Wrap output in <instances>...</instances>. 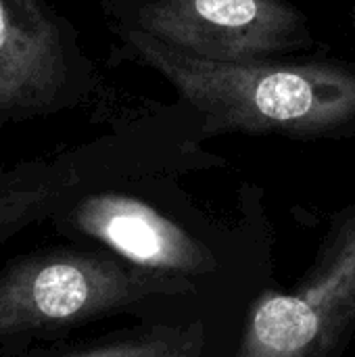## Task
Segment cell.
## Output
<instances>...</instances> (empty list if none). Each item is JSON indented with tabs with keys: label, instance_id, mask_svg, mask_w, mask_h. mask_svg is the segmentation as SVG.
Here are the masks:
<instances>
[{
	"label": "cell",
	"instance_id": "1",
	"mask_svg": "<svg viewBox=\"0 0 355 357\" xmlns=\"http://www.w3.org/2000/svg\"><path fill=\"white\" fill-rule=\"evenodd\" d=\"M40 222L71 245L195 284L224 314L272 284L270 222L253 197L239 220L222 222L169 190L65 157L0 176V245Z\"/></svg>",
	"mask_w": 355,
	"mask_h": 357
},
{
	"label": "cell",
	"instance_id": "2",
	"mask_svg": "<svg viewBox=\"0 0 355 357\" xmlns=\"http://www.w3.org/2000/svg\"><path fill=\"white\" fill-rule=\"evenodd\" d=\"M123 316L176 324L207 320L222 328L224 312L195 284L96 247H48L0 266V351L40 347Z\"/></svg>",
	"mask_w": 355,
	"mask_h": 357
},
{
	"label": "cell",
	"instance_id": "3",
	"mask_svg": "<svg viewBox=\"0 0 355 357\" xmlns=\"http://www.w3.org/2000/svg\"><path fill=\"white\" fill-rule=\"evenodd\" d=\"M134 50L216 132L335 136L355 126V71L335 63L207 61L128 31Z\"/></svg>",
	"mask_w": 355,
	"mask_h": 357
},
{
	"label": "cell",
	"instance_id": "4",
	"mask_svg": "<svg viewBox=\"0 0 355 357\" xmlns=\"http://www.w3.org/2000/svg\"><path fill=\"white\" fill-rule=\"evenodd\" d=\"M355 335V203L333 215L314 264L291 289L270 284L230 357H341Z\"/></svg>",
	"mask_w": 355,
	"mask_h": 357
},
{
	"label": "cell",
	"instance_id": "5",
	"mask_svg": "<svg viewBox=\"0 0 355 357\" xmlns=\"http://www.w3.org/2000/svg\"><path fill=\"white\" fill-rule=\"evenodd\" d=\"M138 29L222 63L264 61L308 36L303 15L285 0H155L140 10Z\"/></svg>",
	"mask_w": 355,
	"mask_h": 357
},
{
	"label": "cell",
	"instance_id": "6",
	"mask_svg": "<svg viewBox=\"0 0 355 357\" xmlns=\"http://www.w3.org/2000/svg\"><path fill=\"white\" fill-rule=\"evenodd\" d=\"M65 79L61 29L42 0H0V115L48 109Z\"/></svg>",
	"mask_w": 355,
	"mask_h": 357
},
{
	"label": "cell",
	"instance_id": "7",
	"mask_svg": "<svg viewBox=\"0 0 355 357\" xmlns=\"http://www.w3.org/2000/svg\"><path fill=\"white\" fill-rule=\"evenodd\" d=\"M0 357H230L220 343V328L207 320L138 322L92 343L40 345Z\"/></svg>",
	"mask_w": 355,
	"mask_h": 357
}]
</instances>
